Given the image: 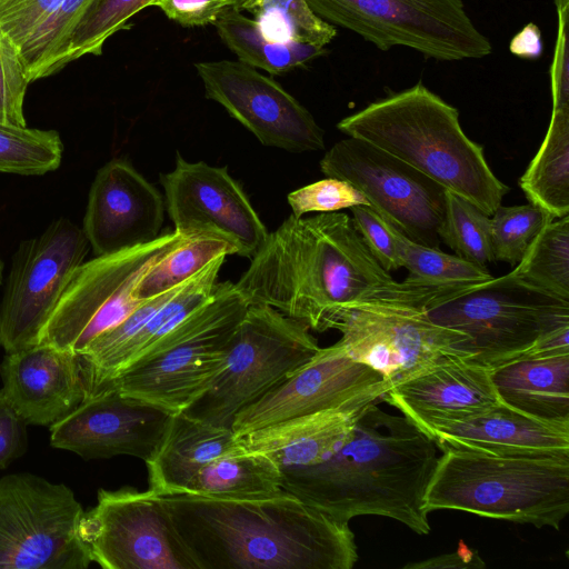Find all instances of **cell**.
<instances>
[{"instance_id": "1", "label": "cell", "mask_w": 569, "mask_h": 569, "mask_svg": "<svg viewBox=\"0 0 569 569\" xmlns=\"http://www.w3.org/2000/svg\"><path fill=\"white\" fill-rule=\"evenodd\" d=\"M160 498L197 569H351L358 560L349 522L284 490L249 499Z\"/></svg>"}, {"instance_id": "2", "label": "cell", "mask_w": 569, "mask_h": 569, "mask_svg": "<svg viewBox=\"0 0 569 569\" xmlns=\"http://www.w3.org/2000/svg\"><path fill=\"white\" fill-rule=\"evenodd\" d=\"M438 458L433 440L410 420L370 402L360 410L349 440L331 457L281 469V489L343 522L382 516L428 535L425 496Z\"/></svg>"}, {"instance_id": "3", "label": "cell", "mask_w": 569, "mask_h": 569, "mask_svg": "<svg viewBox=\"0 0 569 569\" xmlns=\"http://www.w3.org/2000/svg\"><path fill=\"white\" fill-rule=\"evenodd\" d=\"M396 280L343 212L290 214L236 283L249 305H266L322 332L339 311Z\"/></svg>"}, {"instance_id": "4", "label": "cell", "mask_w": 569, "mask_h": 569, "mask_svg": "<svg viewBox=\"0 0 569 569\" xmlns=\"http://www.w3.org/2000/svg\"><path fill=\"white\" fill-rule=\"evenodd\" d=\"M337 128L408 163L488 216L509 191L482 147L463 132L458 110L420 82L343 118Z\"/></svg>"}, {"instance_id": "5", "label": "cell", "mask_w": 569, "mask_h": 569, "mask_svg": "<svg viewBox=\"0 0 569 569\" xmlns=\"http://www.w3.org/2000/svg\"><path fill=\"white\" fill-rule=\"evenodd\" d=\"M476 284L396 281L342 308L332 329L352 359L392 387L449 360L475 357L466 333L435 323L427 311Z\"/></svg>"}, {"instance_id": "6", "label": "cell", "mask_w": 569, "mask_h": 569, "mask_svg": "<svg viewBox=\"0 0 569 569\" xmlns=\"http://www.w3.org/2000/svg\"><path fill=\"white\" fill-rule=\"evenodd\" d=\"M441 452L425 496L428 513L460 510L560 529L569 512V459Z\"/></svg>"}, {"instance_id": "7", "label": "cell", "mask_w": 569, "mask_h": 569, "mask_svg": "<svg viewBox=\"0 0 569 569\" xmlns=\"http://www.w3.org/2000/svg\"><path fill=\"white\" fill-rule=\"evenodd\" d=\"M248 306L236 283L217 282L207 302L144 350L107 388L170 413L184 411L222 369Z\"/></svg>"}, {"instance_id": "8", "label": "cell", "mask_w": 569, "mask_h": 569, "mask_svg": "<svg viewBox=\"0 0 569 569\" xmlns=\"http://www.w3.org/2000/svg\"><path fill=\"white\" fill-rule=\"evenodd\" d=\"M466 333L475 357L489 368L523 356L569 352V301L510 273L491 278L427 311Z\"/></svg>"}, {"instance_id": "9", "label": "cell", "mask_w": 569, "mask_h": 569, "mask_svg": "<svg viewBox=\"0 0 569 569\" xmlns=\"http://www.w3.org/2000/svg\"><path fill=\"white\" fill-rule=\"evenodd\" d=\"M302 321L249 305L211 386L184 412L231 429L236 416L309 361L320 347ZM232 430V429H231Z\"/></svg>"}, {"instance_id": "10", "label": "cell", "mask_w": 569, "mask_h": 569, "mask_svg": "<svg viewBox=\"0 0 569 569\" xmlns=\"http://www.w3.org/2000/svg\"><path fill=\"white\" fill-rule=\"evenodd\" d=\"M188 237L173 230L151 242L83 261L66 284L38 343L78 356L144 301L134 297L142 276Z\"/></svg>"}, {"instance_id": "11", "label": "cell", "mask_w": 569, "mask_h": 569, "mask_svg": "<svg viewBox=\"0 0 569 569\" xmlns=\"http://www.w3.org/2000/svg\"><path fill=\"white\" fill-rule=\"evenodd\" d=\"M84 510L74 492L29 472L0 479V569H86Z\"/></svg>"}, {"instance_id": "12", "label": "cell", "mask_w": 569, "mask_h": 569, "mask_svg": "<svg viewBox=\"0 0 569 569\" xmlns=\"http://www.w3.org/2000/svg\"><path fill=\"white\" fill-rule=\"evenodd\" d=\"M325 21L348 29L380 50L407 47L445 61L480 59L491 43L461 0H307Z\"/></svg>"}, {"instance_id": "13", "label": "cell", "mask_w": 569, "mask_h": 569, "mask_svg": "<svg viewBox=\"0 0 569 569\" xmlns=\"http://www.w3.org/2000/svg\"><path fill=\"white\" fill-rule=\"evenodd\" d=\"M327 176L349 182L408 239L439 248L446 189L413 167L356 138L335 143L320 160Z\"/></svg>"}, {"instance_id": "14", "label": "cell", "mask_w": 569, "mask_h": 569, "mask_svg": "<svg viewBox=\"0 0 569 569\" xmlns=\"http://www.w3.org/2000/svg\"><path fill=\"white\" fill-rule=\"evenodd\" d=\"M90 244L82 228L59 218L20 243L0 302V346L17 351L39 341L73 271Z\"/></svg>"}, {"instance_id": "15", "label": "cell", "mask_w": 569, "mask_h": 569, "mask_svg": "<svg viewBox=\"0 0 569 569\" xmlns=\"http://www.w3.org/2000/svg\"><path fill=\"white\" fill-rule=\"evenodd\" d=\"M80 533L92 562L104 569H197L150 489H100Z\"/></svg>"}, {"instance_id": "16", "label": "cell", "mask_w": 569, "mask_h": 569, "mask_svg": "<svg viewBox=\"0 0 569 569\" xmlns=\"http://www.w3.org/2000/svg\"><path fill=\"white\" fill-rule=\"evenodd\" d=\"M390 388L381 373L352 359L337 341L242 409L231 429L240 438L326 410L378 402Z\"/></svg>"}, {"instance_id": "17", "label": "cell", "mask_w": 569, "mask_h": 569, "mask_svg": "<svg viewBox=\"0 0 569 569\" xmlns=\"http://www.w3.org/2000/svg\"><path fill=\"white\" fill-rule=\"evenodd\" d=\"M206 97L263 146L299 153L325 149L323 130L281 84L241 61L197 62Z\"/></svg>"}, {"instance_id": "18", "label": "cell", "mask_w": 569, "mask_h": 569, "mask_svg": "<svg viewBox=\"0 0 569 569\" xmlns=\"http://www.w3.org/2000/svg\"><path fill=\"white\" fill-rule=\"evenodd\" d=\"M160 181L176 231L218 237L236 254L250 259L266 241V226L227 167L190 162L178 153L174 169L161 174Z\"/></svg>"}, {"instance_id": "19", "label": "cell", "mask_w": 569, "mask_h": 569, "mask_svg": "<svg viewBox=\"0 0 569 569\" xmlns=\"http://www.w3.org/2000/svg\"><path fill=\"white\" fill-rule=\"evenodd\" d=\"M170 415L109 387L52 423L50 443L86 460L132 456L146 462L158 447Z\"/></svg>"}, {"instance_id": "20", "label": "cell", "mask_w": 569, "mask_h": 569, "mask_svg": "<svg viewBox=\"0 0 569 569\" xmlns=\"http://www.w3.org/2000/svg\"><path fill=\"white\" fill-rule=\"evenodd\" d=\"M164 207L162 194L130 162L112 159L93 179L82 230L94 256L133 248L161 234Z\"/></svg>"}, {"instance_id": "21", "label": "cell", "mask_w": 569, "mask_h": 569, "mask_svg": "<svg viewBox=\"0 0 569 569\" xmlns=\"http://www.w3.org/2000/svg\"><path fill=\"white\" fill-rule=\"evenodd\" d=\"M1 378L2 389L28 425L51 426L86 397L78 356L49 343L7 352Z\"/></svg>"}, {"instance_id": "22", "label": "cell", "mask_w": 569, "mask_h": 569, "mask_svg": "<svg viewBox=\"0 0 569 569\" xmlns=\"http://www.w3.org/2000/svg\"><path fill=\"white\" fill-rule=\"evenodd\" d=\"M396 407L423 433L501 403L491 381V368L458 358L388 389L381 398Z\"/></svg>"}, {"instance_id": "23", "label": "cell", "mask_w": 569, "mask_h": 569, "mask_svg": "<svg viewBox=\"0 0 569 569\" xmlns=\"http://www.w3.org/2000/svg\"><path fill=\"white\" fill-rule=\"evenodd\" d=\"M440 451L453 449L496 456L569 459V426L545 422L502 402L429 429Z\"/></svg>"}, {"instance_id": "24", "label": "cell", "mask_w": 569, "mask_h": 569, "mask_svg": "<svg viewBox=\"0 0 569 569\" xmlns=\"http://www.w3.org/2000/svg\"><path fill=\"white\" fill-rule=\"evenodd\" d=\"M240 448L231 429L212 426L184 411L173 412L158 447L146 461L149 489L160 496L184 492L206 465Z\"/></svg>"}, {"instance_id": "25", "label": "cell", "mask_w": 569, "mask_h": 569, "mask_svg": "<svg viewBox=\"0 0 569 569\" xmlns=\"http://www.w3.org/2000/svg\"><path fill=\"white\" fill-rule=\"evenodd\" d=\"M365 406L331 409L289 420L250 432L239 441L244 450L269 456L280 469L317 465L349 440Z\"/></svg>"}, {"instance_id": "26", "label": "cell", "mask_w": 569, "mask_h": 569, "mask_svg": "<svg viewBox=\"0 0 569 569\" xmlns=\"http://www.w3.org/2000/svg\"><path fill=\"white\" fill-rule=\"evenodd\" d=\"M491 381L503 405L569 426V352L516 358L491 368Z\"/></svg>"}, {"instance_id": "27", "label": "cell", "mask_w": 569, "mask_h": 569, "mask_svg": "<svg viewBox=\"0 0 569 569\" xmlns=\"http://www.w3.org/2000/svg\"><path fill=\"white\" fill-rule=\"evenodd\" d=\"M280 490V467L266 453L248 451L241 447L206 465L184 492L223 499H249L270 496Z\"/></svg>"}, {"instance_id": "28", "label": "cell", "mask_w": 569, "mask_h": 569, "mask_svg": "<svg viewBox=\"0 0 569 569\" xmlns=\"http://www.w3.org/2000/svg\"><path fill=\"white\" fill-rule=\"evenodd\" d=\"M519 184L530 203L555 219L569 214V109L552 110L543 141Z\"/></svg>"}, {"instance_id": "29", "label": "cell", "mask_w": 569, "mask_h": 569, "mask_svg": "<svg viewBox=\"0 0 569 569\" xmlns=\"http://www.w3.org/2000/svg\"><path fill=\"white\" fill-rule=\"evenodd\" d=\"M213 24L239 61L271 74L287 73L325 52V47L268 39L253 19L234 7L224 9Z\"/></svg>"}, {"instance_id": "30", "label": "cell", "mask_w": 569, "mask_h": 569, "mask_svg": "<svg viewBox=\"0 0 569 569\" xmlns=\"http://www.w3.org/2000/svg\"><path fill=\"white\" fill-rule=\"evenodd\" d=\"M509 273L569 301V216L548 222Z\"/></svg>"}, {"instance_id": "31", "label": "cell", "mask_w": 569, "mask_h": 569, "mask_svg": "<svg viewBox=\"0 0 569 569\" xmlns=\"http://www.w3.org/2000/svg\"><path fill=\"white\" fill-rule=\"evenodd\" d=\"M94 0H61L19 48L30 82L49 77L66 63L70 41Z\"/></svg>"}, {"instance_id": "32", "label": "cell", "mask_w": 569, "mask_h": 569, "mask_svg": "<svg viewBox=\"0 0 569 569\" xmlns=\"http://www.w3.org/2000/svg\"><path fill=\"white\" fill-rule=\"evenodd\" d=\"M240 10L250 12L272 41L325 47L337 30L321 19L307 0H249Z\"/></svg>"}, {"instance_id": "33", "label": "cell", "mask_w": 569, "mask_h": 569, "mask_svg": "<svg viewBox=\"0 0 569 569\" xmlns=\"http://www.w3.org/2000/svg\"><path fill=\"white\" fill-rule=\"evenodd\" d=\"M236 254L233 247L214 236H191L180 242L140 279L134 297L140 300L169 291L220 256Z\"/></svg>"}, {"instance_id": "34", "label": "cell", "mask_w": 569, "mask_h": 569, "mask_svg": "<svg viewBox=\"0 0 569 569\" xmlns=\"http://www.w3.org/2000/svg\"><path fill=\"white\" fill-rule=\"evenodd\" d=\"M63 144L56 130L0 123V172L38 176L56 170Z\"/></svg>"}, {"instance_id": "35", "label": "cell", "mask_w": 569, "mask_h": 569, "mask_svg": "<svg viewBox=\"0 0 569 569\" xmlns=\"http://www.w3.org/2000/svg\"><path fill=\"white\" fill-rule=\"evenodd\" d=\"M456 256L487 268L493 262L490 216L467 199L446 190V213L439 230Z\"/></svg>"}, {"instance_id": "36", "label": "cell", "mask_w": 569, "mask_h": 569, "mask_svg": "<svg viewBox=\"0 0 569 569\" xmlns=\"http://www.w3.org/2000/svg\"><path fill=\"white\" fill-rule=\"evenodd\" d=\"M396 240L401 266L409 271V281L430 283H480L492 278L479 267L439 248L419 244L388 224Z\"/></svg>"}, {"instance_id": "37", "label": "cell", "mask_w": 569, "mask_h": 569, "mask_svg": "<svg viewBox=\"0 0 569 569\" xmlns=\"http://www.w3.org/2000/svg\"><path fill=\"white\" fill-rule=\"evenodd\" d=\"M154 0H94L74 30L66 63L87 54L99 56L106 41L128 27V21Z\"/></svg>"}, {"instance_id": "38", "label": "cell", "mask_w": 569, "mask_h": 569, "mask_svg": "<svg viewBox=\"0 0 569 569\" xmlns=\"http://www.w3.org/2000/svg\"><path fill=\"white\" fill-rule=\"evenodd\" d=\"M555 218L546 210L527 203L502 207L490 216L495 261L517 266L541 229Z\"/></svg>"}, {"instance_id": "39", "label": "cell", "mask_w": 569, "mask_h": 569, "mask_svg": "<svg viewBox=\"0 0 569 569\" xmlns=\"http://www.w3.org/2000/svg\"><path fill=\"white\" fill-rule=\"evenodd\" d=\"M29 83L18 47L0 31V123L27 127L23 102Z\"/></svg>"}, {"instance_id": "40", "label": "cell", "mask_w": 569, "mask_h": 569, "mask_svg": "<svg viewBox=\"0 0 569 569\" xmlns=\"http://www.w3.org/2000/svg\"><path fill=\"white\" fill-rule=\"evenodd\" d=\"M295 217L309 212H337L353 206L367 204V199L349 182L327 177L297 190L287 197Z\"/></svg>"}, {"instance_id": "41", "label": "cell", "mask_w": 569, "mask_h": 569, "mask_svg": "<svg viewBox=\"0 0 569 569\" xmlns=\"http://www.w3.org/2000/svg\"><path fill=\"white\" fill-rule=\"evenodd\" d=\"M350 210L355 229L379 264L387 272L401 268L398 247L388 223L370 206L358 204Z\"/></svg>"}, {"instance_id": "42", "label": "cell", "mask_w": 569, "mask_h": 569, "mask_svg": "<svg viewBox=\"0 0 569 569\" xmlns=\"http://www.w3.org/2000/svg\"><path fill=\"white\" fill-rule=\"evenodd\" d=\"M61 0H0V31L18 49L42 24Z\"/></svg>"}, {"instance_id": "43", "label": "cell", "mask_w": 569, "mask_h": 569, "mask_svg": "<svg viewBox=\"0 0 569 569\" xmlns=\"http://www.w3.org/2000/svg\"><path fill=\"white\" fill-rule=\"evenodd\" d=\"M27 422L18 413L4 390L0 389V469L7 468L28 448Z\"/></svg>"}, {"instance_id": "44", "label": "cell", "mask_w": 569, "mask_h": 569, "mask_svg": "<svg viewBox=\"0 0 569 569\" xmlns=\"http://www.w3.org/2000/svg\"><path fill=\"white\" fill-rule=\"evenodd\" d=\"M151 7L183 27H201L213 23L231 4L230 0H154Z\"/></svg>"}, {"instance_id": "45", "label": "cell", "mask_w": 569, "mask_h": 569, "mask_svg": "<svg viewBox=\"0 0 569 569\" xmlns=\"http://www.w3.org/2000/svg\"><path fill=\"white\" fill-rule=\"evenodd\" d=\"M558 14L559 28L556 52L551 68L552 110L569 109L567 43L568 7L558 8Z\"/></svg>"}, {"instance_id": "46", "label": "cell", "mask_w": 569, "mask_h": 569, "mask_svg": "<svg viewBox=\"0 0 569 569\" xmlns=\"http://www.w3.org/2000/svg\"><path fill=\"white\" fill-rule=\"evenodd\" d=\"M486 565L475 550L468 549L463 545L451 553H445L420 562L406 565L403 568L427 569V568H485Z\"/></svg>"}, {"instance_id": "47", "label": "cell", "mask_w": 569, "mask_h": 569, "mask_svg": "<svg viewBox=\"0 0 569 569\" xmlns=\"http://www.w3.org/2000/svg\"><path fill=\"white\" fill-rule=\"evenodd\" d=\"M510 51L526 59H536L542 52L541 33L536 24L529 23L510 42Z\"/></svg>"}, {"instance_id": "48", "label": "cell", "mask_w": 569, "mask_h": 569, "mask_svg": "<svg viewBox=\"0 0 569 569\" xmlns=\"http://www.w3.org/2000/svg\"><path fill=\"white\" fill-rule=\"evenodd\" d=\"M249 0H230L231 7H234L237 9H240L244 3H247Z\"/></svg>"}, {"instance_id": "49", "label": "cell", "mask_w": 569, "mask_h": 569, "mask_svg": "<svg viewBox=\"0 0 569 569\" xmlns=\"http://www.w3.org/2000/svg\"><path fill=\"white\" fill-rule=\"evenodd\" d=\"M1 282H2V262L0 260V286H1Z\"/></svg>"}]
</instances>
